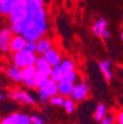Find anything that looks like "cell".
<instances>
[{
    "instance_id": "obj_6",
    "label": "cell",
    "mask_w": 123,
    "mask_h": 124,
    "mask_svg": "<svg viewBox=\"0 0 123 124\" xmlns=\"http://www.w3.org/2000/svg\"><path fill=\"white\" fill-rule=\"evenodd\" d=\"M8 97L14 101L18 102L24 103V104H34L35 100L32 96H30L28 93L21 91V90H16V91H11L8 93Z\"/></svg>"
},
{
    "instance_id": "obj_24",
    "label": "cell",
    "mask_w": 123,
    "mask_h": 124,
    "mask_svg": "<svg viewBox=\"0 0 123 124\" xmlns=\"http://www.w3.org/2000/svg\"><path fill=\"white\" fill-rule=\"evenodd\" d=\"M26 49H28L31 52L36 53L38 51V42L37 41H28L27 48Z\"/></svg>"
},
{
    "instance_id": "obj_11",
    "label": "cell",
    "mask_w": 123,
    "mask_h": 124,
    "mask_svg": "<svg viewBox=\"0 0 123 124\" xmlns=\"http://www.w3.org/2000/svg\"><path fill=\"white\" fill-rule=\"evenodd\" d=\"M6 75L8 76V78H10L11 80L15 81V82H22L23 78H22V69L17 67L16 65H11L7 68L6 70Z\"/></svg>"
},
{
    "instance_id": "obj_27",
    "label": "cell",
    "mask_w": 123,
    "mask_h": 124,
    "mask_svg": "<svg viewBox=\"0 0 123 124\" xmlns=\"http://www.w3.org/2000/svg\"><path fill=\"white\" fill-rule=\"evenodd\" d=\"M25 86L29 87V88H38L37 84H36V81L34 78H31V79H28V80H24L23 81Z\"/></svg>"
},
{
    "instance_id": "obj_32",
    "label": "cell",
    "mask_w": 123,
    "mask_h": 124,
    "mask_svg": "<svg viewBox=\"0 0 123 124\" xmlns=\"http://www.w3.org/2000/svg\"><path fill=\"white\" fill-rule=\"evenodd\" d=\"M121 39H122V40H123V32L121 33Z\"/></svg>"
},
{
    "instance_id": "obj_10",
    "label": "cell",
    "mask_w": 123,
    "mask_h": 124,
    "mask_svg": "<svg viewBox=\"0 0 123 124\" xmlns=\"http://www.w3.org/2000/svg\"><path fill=\"white\" fill-rule=\"evenodd\" d=\"M36 68H37V71H39V72H42V73H45L50 76L52 70H53V67L48 63L47 60L45 59L43 56H39L38 57V60L35 64Z\"/></svg>"
},
{
    "instance_id": "obj_12",
    "label": "cell",
    "mask_w": 123,
    "mask_h": 124,
    "mask_svg": "<svg viewBox=\"0 0 123 124\" xmlns=\"http://www.w3.org/2000/svg\"><path fill=\"white\" fill-rule=\"evenodd\" d=\"M74 84L70 83L68 81H62L58 83V91H59V94L63 97H67V96H71L73 89H74Z\"/></svg>"
},
{
    "instance_id": "obj_31",
    "label": "cell",
    "mask_w": 123,
    "mask_h": 124,
    "mask_svg": "<svg viewBox=\"0 0 123 124\" xmlns=\"http://www.w3.org/2000/svg\"><path fill=\"white\" fill-rule=\"evenodd\" d=\"M118 123L123 124V111H120L118 113Z\"/></svg>"
},
{
    "instance_id": "obj_17",
    "label": "cell",
    "mask_w": 123,
    "mask_h": 124,
    "mask_svg": "<svg viewBox=\"0 0 123 124\" xmlns=\"http://www.w3.org/2000/svg\"><path fill=\"white\" fill-rule=\"evenodd\" d=\"M37 73V68L36 66H28L25 68H22V78L24 80H28L31 78H34Z\"/></svg>"
},
{
    "instance_id": "obj_9",
    "label": "cell",
    "mask_w": 123,
    "mask_h": 124,
    "mask_svg": "<svg viewBox=\"0 0 123 124\" xmlns=\"http://www.w3.org/2000/svg\"><path fill=\"white\" fill-rule=\"evenodd\" d=\"M43 57L47 60V62L53 68L58 66V65H60L61 62H62V60H61V56L58 53V51L55 50V49H52V48L49 49L46 53H45L43 55Z\"/></svg>"
},
{
    "instance_id": "obj_14",
    "label": "cell",
    "mask_w": 123,
    "mask_h": 124,
    "mask_svg": "<svg viewBox=\"0 0 123 124\" xmlns=\"http://www.w3.org/2000/svg\"><path fill=\"white\" fill-rule=\"evenodd\" d=\"M51 41L47 39H40L38 41V53L39 55H44L49 49H51Z\"/></svg>"
},
{
    "instance_id": "obj_26",
    "label": "cell",
    "mask_w": 123,
    "mask_h": 124,
    "mask_svg": "<svg viewBox=\"0 0 123 124\" xmlns=\"http://www.w3.org/2000/svg\"><path fill=\"white\" fill-rule=\"evenodd\" d=\"M114 120H115V117L110 114V115L105 116V117L100 121V124H113V123H114Z\"/></svg>"
},
{
    "instance_id": "obj_4",
    "label": "cell",
    "mask_w": 123,
    "mask_h": 124,
    "mask_svg": "<svg viewBox=\"0 0 123 124\" xmlns=\"http://www.w3.org/2000/svg\"><path fill=\"white\" fill-rule=\"evenodd\" d=\"M38 60L36 53L31 52L28 49H24L13 56L14 64L19 68H25L28 66H34Z\"/></svg>"
},
{
    "instance_id": "obj_21",
    "label": "cell",
    "mask_w": 123,
    "mask_h": 124,
    "mask_svg": "<svg viewBox=\"0 0 123 124\" xmlns=\"http://www.w3.org/2000/svg\"><path fill=\"white\" fill-rule=\"evenodd\" d=\"M50 103L52 104V105H55V106H60V105H63L64 104V102H65V100H64V98H63V96H54V97H52L51 99H50Z\"/></svg>"
},
{
    "instance_id": "obj_23",
    "label": "cell",
    "mask_w": 123,
    "mask_h": 124,
    "mask_svg": "<svg viewBox=\"0 0 123 124\" xmlns=\"http://www.w3.org/2000/svg\"><path fill=\"white\" fill-rule=\"evenodd\" d=\"M28 5L33 9L43 8V0H27Z\"/></svg>"
},
{
    "instance_id": "obj_30",
    "label": "cell",
    "mask_w": 123,
    "mask_h": 124,
    "mask_svg": "<svg viewBox=\"0 0 123 124\" xmlns=\"http://www.w3.org/2000/svg\"><path fill=\"white\" fill-rule=\"evenodd\" d=\"M101 38H103V39H109L110 38V32L107 29H105L103 32H102V34H101Z\"/></svg>"
},
{
    "instance_id": "obj_13",
    "label": "cell",
    "mask_w": 123,
    "mask_h": 124,
    "mask_svg": "<svg viewBox=\"0 0 123 124\" xmlns=\"http://www.w3.org/2000/svg\"><path fill=\"white\" fill-rule=\"evenodd\" d=\"M16 0H5L3 2H0V13L2 16H9L13 8L15 6Z\"/></svg>"
},
{
    "instance_id": "obj_34",
    "label": "cell",
    "mask_w": 123,
    "mask_h": 124,
    "mask_svg": "<svg viewBox=\"0 0 123 124\" xmlns=\"http://www.w3.org/2000/svg\"><path fill=\"white\" fill-rule=\"evenodd\" d=\"M122 67H123V66H122Z\"/></svg>"
},
{
    "instance_id": "obj_8",
    "label": "cell",
    "mask_w": 123,
    "mask_h": 124,
    "mask_svg": "<svg viewBox=\"0 0 123 124\" xmlns=\"http://www.w3.org/2000/svg\"><path fill=\"white\" fill-rule=\"evenodd\" d=\"M71 97L74 101H84L88 97V87L83 83H79L75 85Z\"/></svg>"
},
{
    "instance_id": "obj_28",
    "label": "cell",
    "mask_w": 123,
    "mask_h": 124,
    "mask_svg": "<svg viewBox=\"0 0 123 124\" xmlns=\"http://www.w3.org/2000/svg\"><path fill=\"white\" fill-rule=\"evenodd\" d=\"M76 78H77V74H76V72H75V71H71V72L67 75L65 81H68V82L74 84V82L76 81Z\"/></svg>"
},
{
    "instance_id": "obj_16",
    "label": "cell",
    "mask_w": 123,
    "mask_h": 124,
    "mask_svg": "<svg viewBox=\"0 0 123 124\" xmlns=\"http://www.w3.org/2000/svg\"><path fill=\"white\" fill-rule=\"evenodd\" d=\"M107 26V22L105 19H100L94 26H93V32L96 36H100L101 37L102 32L106 29Z\"/></svg>"
},
{
    "instance_id": "obj_33",
    "label": "cell",
    "mask_w": 123,
    "mask_h": 124,
    "mask_svg": "<svg viewBox=\"0 0 123 124\" xmlns=\"http://www.w3.org/2000/svg\"><path fill=\"white\" fill-rule=\"evenodd\" d=\"M3 1H5V0H0V2H3Z\"/></svg>"
},
{
    "instance_id": "obj_7",
    "label": "cell",
    "mask_w": 123,
    "mask_h": 124,
    "mask_svg": "<svg viewBox=\"0 0 123 124\" xmlns=\"http://www.w3.org/2000/svg\"><path fill=\"white\" fill-rule=\"evenodd\" d=\"M27 44H28V40L22 35H16L13 37V39L11 40L10 51L14 54L18 53L27 48Z\"/></svg>"
},
{
    "instance_id": "obj_5",
    "label": "cell",
    "mask_w": 123,
    "mask_h": 124,
    "mask_svg": "<svg viewBox=\"0 0 123 124\" xmlns=\"http://www.w3.org/2000/svg\"><path fill=\"white\" fill-rule=\"evenodd\" d=\"M13 39V32L11 28H3L0 32V49L6 53L10 50V44Z\"/></svg>"
},
{
    "instance_id": "obj_15",
    "label": "cell",
    "mask_w": 123,
    "mask_h": 124,
    "mask_svg": "<svg viewBox=\"0 0 123 124\" xmlns=\"http://www.w3.org/2000/svg\"><path fill=\"white\" fill-rule=\"evenodd\" d=\"M110 60L109 59H105L102 62L100 63V68L101 70V72L103 73L105 79L107 81H109L111 79V72H110Z\"/></svg>"
},
{
    "instance_id": "obj_3",
    "label": "cell",
    "mask_w": 123,
    "mask_h": 124,
    "mask_svg": "<svg viewBox=\"0 0 123 124\" xmlns=\"http://www.w3.org/2000/svg\"><path fill=\"white\" fill-rule=\"evenodd\" d=\"M38 94H39V101L42 103H46L50 99L54 96H56L59 91H58V84L54 82L53 80L49 79L44 84L39 86L38 88Z\"/></svg>"
},
{
    "instance_id": "obj_29",
    "label": "cell",
    "mask_w": 123,
    "mask_h": 124,
    "mask_svg": "<svg viewBox=\"0 0 123 124\" xmlns=\"http://www.w3.org/2000/svg\"><path fill=\"white\" fill-rule=\"evenodd\" d=\"M31 119H32V124H44L43 119L38 115H33Z\"/></svg>"
},
{
    "instance_id": "obj_22",
    "label": "cell",
    "mask_w": 123,
    "mask_h": 124,
    "mask_svg": "<svg viewBox=\"0 0 123 124\" xmlns=\"http://www.w3.org/2000/svg\"><path fill=\"white\" fill-rule=\"evenodd\" d=\"M63 106H64V108H65L66 112H68V113L73 112L74 109H75V102H74V100H73V99H67V100H65V102H64Z\"/></svg>"
},
{
    "instance_id": "obj_2",
    "label": "cell",
    "mask_w": 123,
    "mask_h": 124,
    "mask_svg": "<svg viewBox=\"0 0 123 124\" xmlns=\"http://www.w3.org/2000/svg\"><path fill=\"white\" fill-rule=\"evenodd\" d=\"M74 71V63L70 59H64L61 62V64L54 67L51 74H50V79L56 82L57 84L62 82L66 79L67 75Z\"/></svg>"
},
{
    "instance_id": "obj_20",
    "label": "cell",
    "mask_w": 123,
    "mask_h": 124,
    "mask_svg": "<svg viewBox=\"0 0 123 124\" xmlns=\"http://www.w3.org/2000/svg\"><path fill=\"white\" fill-rule=\"evenodd\" d=\"M105 113H106V108L102 103H100L97 106L96 109V113H95V118L98 121H101L104 117H105Z\"/></svg>"
},
{
    "instance_id": "obj_18",
    "label": "cell",
    "mask_w": 123,
    "mask_h": 124,
    "mask_svg": "<svg viewBox=\"0 0 123 124\" xmlns=\"http://www.w3.org/2000/svg\"><path fill=\"white\" fill-rule=\"evenodd\" d=\"M34 79L36 81V84L38 86V88L39 86H41L42 84H44L46 81H48L50 79V76L47 75V74H45V73H42V72H39V71H37L35 77H34Z\"/></svg>"
},
{
    "instance_id": "obj_19",
    "label": "cell",
    "mask_w": 123,
    "mask_h": 124,
    "mask_svg": "<svg viewBox=\"0 0 123 124\" xmlns=\"http://www.w3.org/2000/svg\"><path fill=\"white\" fill-rule=\"evenodd\" d=\"M21 117V113H13L2 119L1 124H18Z\"/></svg>"
},
{
    "instance_id": "obj_1",
    "label": "cell",
    "mask_w": 123,
    "mask_h": 124,
    "mask_svg": "<svg viewBox=\"0 0 123 124\" xmlns=\"http://www.w3.org/2000/svg\"><path fill=\"white\" fill-rule=\"evenodd\" d=\"M28 13V2L27 0H16L13 11L9 15V21L12 25L21 24L27 17Z\"/></svg>"
},
{
    "instance_id": "obj_25",
    "label": "cell",
    "mask_w": 123,
    "mask_h": 124,
    "mask_svg": "<svg viewBox=\"0 0 123 124\" xmlns=\"http://www.w3.org/2000/svg\"><path fill=\"white\" fill-rule=\"evenodd\" d=\"M18 124H32V119H31L30 116H28L26 114H21Z\"/></svg>"
}]
</instances>
